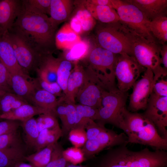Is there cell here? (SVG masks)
I'll return each mask as SVG.
<instances>
[{
    "label": "cell",
    "mask_w": 167,
    "mask_h": 167,
    "mask_svg": "<svg viewBox=\"0 0 167 167\" xmlns=\"http://www.w3.org/2000/svg\"><path fill=\"white\" fill-rule=\"evenodd\" d=\"M19 14L11 28L42 55L51 54L57 28L47 15L26 7L22 3Z\"/></svg>",
    "instance_id": "cell-1"
},
{
    "label": "cell",
    "mask_w": 167,
    "mask_h": 167,
    "mask_svg": "<svg viewBox=\"0 0 167 167\" xmlns=\"http://www.w3.org/2000/svg\"><path fill=\"white\" fill-rule=\"evenodd\" d=\"M127 144L108 149L96 158L94 167H167V152L146 148L140 151L129 150Z\"/></svg>",
    "instance_id": "cell-2"
},
{
    "label": "cell",
    "mask_w": 167,
    "mask_h": 167,
    "mask_svg": "<svg viewBox=\"0 0 167 167\" xmlns=\"http://www.w3.org/2000/svg\"><path fill=\"white\" fill-rule=\"evenodd\" d=\"M118 128L127 136L128 143L148 145L156 150L167 149V139L161 136L154 125L143 113L127 109Z\"/></svg>",
    "instance_id": "cell-3"
},
{
    "label": "cell",
    "mask_w": 167,
    "mask_h": 167,
    "mask_svg": "<svg viewBox=\"0 0 167 167\" xmlns=\"http://www.w3.org/2000/svg\"><path fill=\"white\" fill-rule=\"evenodd\" d=\"M125 26L126 34L130 45L131 56L141 66L153 71L161 66V45L154 40L137 34Z\"/></svg>",
    "instance_id": "cell-4"
},
{
    "label": "cell",
    "mask_w": 167,
    "mask_h": 167,
    "mask_svg": "<svg viewBox=\"0 0 167 167\" xmlns=\"http://www.w3.org/2000/svg\"><path fill=\"white\" fill-rule=\"evenodd\" d=\"M128 96L127 92L121 91L116 87L104 90L101 106L98 109L97 122L104 125L110 124L118 128L127 109Z\"/></svg>",
    "instance_id": "cell-5"
},
{
    "label": "cell",
    "mask_w": 167,
    "mask_h": 167,
    "mask_svg": "<svg viewBox=\"0 0 167 167\" xmlns=\"http://www.w3.org/2000/svg\"><path fill=\"white\" fill-rule=\"evenodd\" d=\"M125 29V25L121 21L100 24L96 31L98 45L116 54L125 53L131 55Z\"/></svg>",
    "instance_id": "cell-6"
},
{
    "label": "cell",
    "mask_w": 167,
    "mask_h": 167,
    "mask_svg": "<svg viewBox=\"0 0 167 167\" xmlns=\"http://www.w3.org/2000/svg\"><path fill=\"white\" fill-rule=\"evenodd\" d=\"M117 55L99 45L92 49L87 56L88 67L94 73L106 90L116 88L114 68Z\"/></svg>",
    "instance_id": "cell-7"
},
{
    "label": "cell",
    "mask_w": 167,
    "mask_h": 167,
    "mask_svg": "<svg viewBox=\"0 0 167 167\" xmlns=\"http://www.w3.org/2000/svg\"><path fill=\"white\" fill-rule=\"evenodd\" d=\"M111 1L121 21L128 28L138 34L155 40L150 31L151 21L137 7L127 0Z\"/></svg>",
    "instance_id": "cell-8"
},
{
    "label": "cell",
    "mask_w": 167,
    "mask_h": 167,
    "mask_svg": "<svg viewBox=\"0 0 167 167\" xmlns=\"http://www.w3.org/2000/svg\"><path fill=\"white\" fill-rule=\"evenodd\" d=\"M146 69L132 56L125 53L117 54L114 73L118 82V89L127 92Z\"/></svg>",
    "instance_id": "cell-9"
},
{
    "label": "cell",
    "mask_w": 167,
    "mask_h": 167,
    "mask_svg": "<svg viewBox=\"0 0 167 167\" xmlns=\"http://www.w3.org/2000/svg\"><path fill=\"white\" fill-rule=\"evenodd\" d=\"M8 35L20 66L27 73L36 71L45 55L40 54L17 33L9 30Z\"/></svg>",
    "instance_id": "cell-10"
},
{
    "label": "cell",
    "mask_w": 167,
    "mask_h": 167,
    "mask_svg": "<svg viewBox=\"0 0 167 167\" xmlns=\"http://www.w3.org/2000/svg\"><path fill=\"white\" fill-rule=\"evenodd\" d=\"M105 89V87L96 75L87 67L84 70L83 80L76 99L80 104L98 109Z\"/></svg>",
    "instance_id": "cell-11"
},
{
    "label": "cell",
    "mask_w": 167,
    "mask_h": 167,
    "mask_svg": "<svg viewBox=\"0 0 167 167\" xmlns=\"http://www.w3.org/2000/svg\"><path fill=\"white\" fill-rule=\"evenodd\" d=\"M127 140L124 133L118 134L105 127L96 138L87 140L82 149L85 160L88 159L106 148L127 144Z\"/></svg>",
    "instance_id": "cell-12"
},
{
    "label": "cell",
    "mask_w": 167,
    "mask_h": 167,
    "mask_svg": "<svg viewBox=\"0 0 167 167\" xmlns=\"http://www.w3.org/2000/svg\"><path fill=\"white\" fill-rule=\"evenodd\" d=\"M154 74L152 71L146 69L141 78L132 86L130 96L129 108L132 112L146 108L149 98L153 91Z\"/></svg>",
    "instance_id": "cell-13"
},
{
    "label": "cell",
    "mask_w": 167,
    "mask_h": 167,
    "mask_svg": "<svg viewBox=\"0 0 167 167\" xmlns=\"http://www.w3.org/2000/svg\"><path fill=\"white\" fill-rule=\"evenodd\" d=\"M143 115L154 125L158 133L167 139V96L152 92Z\"/></svg>",
    "instance_id": "cell-14"
},
{
    "label": "cell",
    "mask_w": 167,
    "mask_h": 167,
    "mask_svg": "<svg viewBox=\"0 0 167 167\" xmlns=\"http://www.w3.org/2000/svg\"><path fill=\"white\" fill-rule=\"evenodd\" d=\"M8 31L0 32V61L11 75L19 74L29 79L28 73L20 66L17 62L8 36Z\"/></svg>",
    "instance_id": "cell-15"
},
{
    "label": "cell",
    "mask_w": 167,
    "mask_h": 167,
    "mask_svg": "<svg viewBox=\"0 0 167 167\" xmlns=\"http://www.w3.org/2000/svg\"><path fill=\"white\" fill-rule=\"evenodd\" d=\"M21 1L0 0V32L8 31L19 13Z\"/></svg>",
    "instance_id": "cell-16"
},
{
    "label": "cell",
    "mask_w": 167,
    "mask_h": 167,
    "mask_svg": "<svg viewBox=\"0 0 167 167\" xmlns=\"http://www.w3.org/2000/svg\"><path fill=\"white\" fill-rule=\"evenodd\" d=\"M137 7L150 21L167 16V0H127Z\"/></svg>",
    "instance_id": "cell-17"
},
{
    "label": "cell",
    "mask_w": 167,
    "mask_h": 167,
    "mask_svg": "<svg viewBox=\"0 0 167 167\" xmlns=\"http://www.w3.org/2000/svg\"><path fill=\"white\" fill-rule=\"evenodd\" d=\"M59 101L55 113L61 122L62 136H65L74 127L76 119V104L66 102L61 99Z\"/></svg>",
    "instance_id": "cell-18"
},
{
    "label": "cell",
    "mask_w": 167,
    "mask_h": 167,
    "mask_svg": "<svg viewBox=\"0 0 167 167\" xmlns=\"http://www.w3.org/2000/svg\"><path fill=\"white\" fill-rule=\"evenodd\" d=\"M84 73L83 67L75 64L68 79L65 93L61 98L63 101L75 104L77 93L83 80Z\"/></svg>",
    "instance_id": "cell-19"
},
{
    "label": "cell",
    "mask_w": 167,
    "mask_h": 167,
    "mask_svg": "<svg viewBox=\"0 0 167 167\" xmlns=\"http://www.w3.org/2000/svg\"><path fill=\"white\" fill-rule=\"evenodd\" d=\"M89 11L95 19L102 23L108 24L121 21L116 10L107 6L96 5L88 2L86 0L79 1Z\"/></svg>",
    "instance_id": "cell-20"
},
{
    "label": "cell",
    "mask_w": 167,
    "mask_h": 167,
    "mask_svg": "<svg viewBox=\"0 0 167 167\" xmlns=\"http://www.w3.org/2000/svg\"><path fill=\"white\" fill-rule=\"evenodd\" d=\"M59 60L60 58L54 57L51 54L44 56L36 70L37 77L49 83L57 82Z\"/></svg>",
    "instance_id": "cell-21"
},
{
    "label": "cell",
    "mask_w": 167,
    "mask_h": 167,
    "mask_svg": "<svg viewBox=\"0 0 167 167\" xmlns=\"http://www.w3.org/2000/svg\"><path fill=\"white\" fill-rule=\"evenodd\" d=\"M10 86L13 93L28 102H30L37 88L33 81H29L28 79L19 74L11 75Z\"/></svg>",
    "instance_id": "cell-22"
},
{
    "label": "cell",
    "mask_w": 167,
    "mask_h": 167,
    "mask_svg": "<svg viewBox=\"0 0 167 167\" xmlns=\"http://www.w3.org/2000/svg\"><path fill=\"white\" fill-rule=\"evenodd\" d=\"M73 4L71 0H51L49 17L56 27L69 18Z\"/></svg>",
    "instance_id": "cell-23"
},
{
    "label": "cell",
    "mask_w": 167,
    "mask_h": 167,
    "mask_svg": "<svg viewBox=\"0 0 167 167\" xmlns=\"http://www.w3.org/2000/svg\"><path fill=\"white\" fill-rule=\"evenodd\" d=\"M48 112H52L28 103L21 105L11 112L0 115V118L22 122L33 118L35 115Z\"/></svg>",
    "instance_id": "cell-24"
},
{
    "label": "cell",
    "mask_w": 167,
    "mask_h": 167,
    "mask_svg": "<svg viewBox=\"0 0 167 167\" xmlns=\"http://www.w3.org/2000/svg\"><path fill=\"white\" fill-rule=\"evenodd\" d=\"M81 39L79 35L71 28L69 24H64L55 35L56 47L60 49L67 50Z\"/></svg>",
    "instance_id": "cell-25"
},
{
    "label": "cell",
    "mask_w": 167,
    "mask_h": 167,
    "mask_svg": "<svg viewBox=\"0 0 167 167\" xmlns=\"http://www.w3.org/2000/svg\"><path fill=\"white\" fill-rule=\"evenodd\" d=\"M30 102L34 105L55 113L56 108L59 101L56 96L50 92L44 89L37 88L31 97Z\"/></svg>",
    "instance_id": "cell-26"
},
{
    "label": "cell",
    "mask_w": 167,
    "mask_h": 167,
    "mask_svg": "<svg viewBox=\"0 0 167 167\" xmlns=\"http://www.w3.org/2000/svg\"><path fill=\"white\" fill-rule=\"evenodd\" d=\"M75 106L76 119L73 128L85 129V127L90 120L94 121L97 120L98 109L80 104H76Z\"/></svg>",
    "instance_id": "cell-27"
},
{
    "label": "cell",
    "mask_w": 167,
    "mask_h": 167,
    "mask_svg": "<svg viewBox=\"0 0 167 167\" xmlns=\"http://www.w3.org/2000/svg\"><path fill=\"white\" fill-rule=\"evenodd\" d=\"M24 148L0 149V167H14L18 162L24 161Z\"/></svg>",
    "instance_id": "cell-28"
},
{
    "label": "cell",
    "mask_w": 167,
    "mask_h": 167,
    "mask_svg": "<svg viewBox=\"0 0 167 167\" xmlns=\"http://www.w3.org/2000/svg\"><path fill=\"white\" fill-rule=\"evenodd\" d=\"M27 103L26 100L15 93L6 92L0 95V115L11 112Z\"/></svg>",
    "instance_id": "cell-29"
},
{
    "label": "cell",
    "mask_w": 167,
    "mask_h": 167,
    "mask_svg": "<svg viewBox=\"0 0 167 167\" xmlns=\"http://www.w3.org/2000/svg\"><path fill=\"white\" fill-rule=\"evenodd\" d=\"M150 30L154 40L162 45L167 41V17H158L150 21Z\"/></svg>",
    "instance_id": "cell-30"
},
{
    "label": "cell",
    "mask_w": 167,
    "mask_h": 167,
    "mask_svg": "<svg viewBox=\"0 0 167 167\" xmlns=\"http://www.w3.org/2000/svg\"><path fill=\"white\" fill-rule=\"evenodd\" d=\"M55 144L49 145L35 153L26 156L25 161L34 167H46L50 160Z\"/></svg>",
    "instance_id": "cell-31"
},
{
    "label": "cell",
    "mask_w": 167,
    "mask_h": 167,
    "mask_svg": "<svg viewBox=\"0 0 167 167\" xmlns=\"http://www.w3.org/2000/svg\"><path fill=\"white\" fill-rule=\"evenodd\" d=\"M90 50V44L86 40H82L66 50L64 58L71 62L78 61L87 56Z\"/></svg>",
    "instance_id": "cell-32"
},
{
    "label": "cell",
    "mask_w": 167,
    "mask_h": 167,
    "mask_svg": "<svg viewBox=\"0 0 167 167\" xmlns=\"http://www.w3.org/2000/svg\"><path fill=\"white\" fill-rule=\"evenodd\" d=\"M167 69L160 66L153 72L152 92L162 96H167Z\"/></svg>",
    "instance_id": "cell-33"
},
{
    "label": "cell",
    "mask_w": 167,
    "mask_h": 167,
    "mask_svg": "<svg viewBox=\"0 0 167 167\" xmlns=\"http://www.w3.org/2000/svg\"><path fill=\"white\" fill-rule=\"evenodd\" d=\"M25 135V140L27 146L34 148L39 131L36 119L33 117L20 122Z\"/></svg>",
    "instance_id": "cell-34"
},
{
    "label": "cell",
    "mask_w": 167,
    "mask_h": 167,
    "mask_svg": "<svg viewBox=\"0 0 167 167\" xmlns=\"http://www.w3.org/2000/svg\"><path fill=\"white\" fill-rule=\"evenodd\" d=\"M72 62L60 58L57 71V82L63 92L65 93L68 79L71 72Z\"/></svg>",
    "instance_id": "cell-35"
},
{
    "label": "cell",
    "mask_w": 167,
    "mask_h": 167,
    "mask_svg": "<svg viewBox=\"0 0 167 167\" xmlns=\"http://www.w3.org/2000/svg\"><path fill=\"white\" fill-rule=\"evenodd\" d=\"M77 4L79 7L76 11L74 16L80 23L83 32L90 31L96 24L95 19L84 6Z\"/></svg>",
    "instance_id": "cell-36"
},
{
    "label": "cell",
    "mask_w": 167,
    "mask_h": 167,
    "mask_svg": "<svg viewBox=\"0 0 167 167\" xmlns=\"http://www.w3.org/2000/svg\"><path fill=\"white\" fill-rule=\"evenodd\" d=\"M24 148L23 142L18 130L0 135V149Z\"/></svg>",
    "instance_id": "cell-37"
},
{
    "label": "cell",
    "mask_w": 167,
    "mask_h": 167,
    "mask_svg": "<svg viewBox=\"0 0 167 167\" xmlns=\"http://www.w3.org/2000/svg\"><path fill=\"white\" fill-rule=\"evenodd\" d=\"M57 116L55 113L53 112L39 115L36 119L39 132L43 130L52 128L59 125Z\"/></svg>",
    "instance_id": "cell-38"
},
{
    "label": "cell",
    "mask_w": 167,
    "mask_h": 167,
    "mask_svg": "<svg viewBox=\"0 0 167 167\" xmlns=\"http://www.w3.org/2000/svg\"><path fill=\"white\" fill-rule=\"evenodd\" d=\"M64 149L57 142L54 145L49 162L46 167H66L68 162L64 157Z\"/></svg>",
    "instance_id": "cell-39"
},
{
    "label": "cell",
    "mask_w": 167,
    "mask_h": 167,
    "mask_svg": "<svg viewBox=\"0 0 167 167\" xmlns=\"http://www.w3.org/2000/svg\"><path fill=\"white\" fill-rule=\"evenodd\" d=\"M26 7L36 12L49 15L51 0H25L21 1Z\"/></svg>",
    "instance_id": "cell-40"
},
{
    "label": "cell",
    "mask_w": 167,
    "mask_h": 167,
    "mask_svg": "<svg viewBox=\"0 0 167 167\" xmlns=\"http://www.w3.org/2000/svg\"><path fill=\"white\" fill-rule=\"evenodd\" d=\"M63 155L66 161L70 163L77 165L85 160L82 148L75 147L64 150Z\"/></svg>",
    "instance_id": "cell-41"
},
{
    "label": "cell",
    "mask_w": 167,
    "mask_h": 167,
    "mask_svg": "<svg viewBox=\"0 0 167 167\" xmlns=\"http://www.w3.org/2000/svg\"><path fill=\"white\" fill-rule=\"evenodd\" d=\"M68 139L74 147L80 148L83 147L87 140L86 131L84 129L75 128L68 134Z\"/></svg>",
    "instance_id": "cell-42"
},
{
    "label": "cell",
    "mask_w": 167,
    "mask_h": 167,
    "mask_svg": "<svg viewBox=\"0 0 167 167\" xmlns=\"http://www.w3.org/2000/svg\"><path fill=\"white\" fill-rule=\"evenodd\" d=\"M33 81L37 88L44 89L54 95L56 97L63 96L62 91L57 82L49 83L37 77Z\"/></svg>",
    "instance_id": "cell-43"
},
{
    "label": "cell",
    "mask_w": 167,
    "mask_h": 167,
    "mask_svg": "<svg viewBox=\"0 0 167 167\" xmlns=\"http://www.w3.org/2000/svg\"><path fill=\"white\" fill-rule=\"evenodd\" d=\"M105 128V125L90 120L85 127L87 140L96 138Z\"/></svg>",
    "instance_id": "cell-44"
},
{
    "label": "cell",
    "mask_w": 167,
    "mask_h": 167,
    "mask_svg": "<svg viewBox=\"0 0 167 167\" xmlns=\"http://www.w3.org/2000/svg\"><path fill=\"white\" fill-rule=\"evenodd\" d=\"M20 126V121H18L5 119L0 122V135L17 131Z\"/></svg>",
    "instance_id": "cell-45"
},
{
    "label": "cell",
    "mask_w": 167,
    "mask_h": 167,
    "mask_svg": "<svg viewBox=\"0 0 167 167\" xmlns=\"http://www.w3.org/2000/svg\"><path fill=\"white\" fill-rule=\"evenodd\" d=\"M11 74L0 61V86L8 92H13L10 86Z\"/></svg>",
    "instance_id": "cell-46"
},
{
    "label": "cell",
    "mask_w": 167,
    "mask_h": 167,
    "mask_svg": "<svg viewBox=\"0 0 167 167\" xmlns=\"http://www.w3.org/2000/svg\"><path fill=\"white\" fill-rule=\"evenodd\" d=\"M62 136V131L59 125L50 129L47 138L46 146L57 142L58 139Z\"/></svg>",
    "instance_id": "cell-47"
},
{
    "label": "cell",
    "mask_w": 167,
    "mask_h": 167,
    "mask_svg": "<svg viewBox=\"0 0 167 167\" xmlns=\"http://www.w3.org/2000/svg\"><path fill=\"white\" fill-rule=\"evenodd\" d=\"M49 130L45 129L39 132L34 148L36 152L46 147V140Z\"/></svg>",
    "instance_id": "cell-48"
},
{
    "label": "cell",
    "mask_w": 167,
    "mask_h": 167,
    "mask_svg": "<svg viewBox=\"0 0 167 167\" xmlns=\"http://www.w3.org/2000/svg\"><path fill=\"white\" fill-rule=\"evenodd\" d=\"M161 66L167 69V45L166 43L161 45L160 51Z\"/></svg>",
    "instance_id": "cell-49"
},
{
    "label": "cell",
    "mask_w": 167,
    "mask_h": 167,
    "mask_svg": "<svg viewBox=\"0 0 167 167\" xmlns=\"http://www.w3.org/2000/svg\"><path fill=\"white\" fill-rule=\"evenodd\" d=\"M69 24L72 30L78 35H79V34L83 33L80 23L74 15L71 19Z\"/></svg>",
    "instance_id": "cell-50"
},
{
    "label": "cell",
    "mask_w": 167,
    "mask_h": 167,
    "mask_svg": "<svg viewBox=\"0 0 167 167\" xmlns=\"http://www.w3.org/2000/svg\"><path fill=\"white\" fill-rule=\"evenodd\" d=\"M86 1L92 4L99 5L107 6L113 7L111 0H89Z\"/></svg>",
    "instance_id": "cell-51"
},
{
    "label": "cell",
    "mask_w": 167,
    "mask_h": 167,
    "mask_svg": "<svg viewBox=\"0 0 167 167\" xmlns=\"http://www.w3.org/2000/svg\"><path fill=\"white\" fill-rule=\"evenodd\" d=\"M14 167H34L30 163H27L24 161H20L17 163Z\"/></svg>",
    "instance_id": "cell-52"
},
{
    "label": "cell",
    "mask_w": 167,
    "mask_h": 167,
    "mask_svg": "<svg viewBox=\"0 0 167 167\" xmlns=\"http://www.w3.org/2000/svg\"><path fill=\"white\" fill-rule=\"evenodd\" d=\"M66 167H89L86 165H74L71 163H69L68 162Z\"/></svg>",
    "instance_id": "cell-53"
},
{
    "label": "cell",
    "mask_w": 167,
    "mask_h": 167,
    "mask_svg": "<svg viewBox=\"0 0 167 167\" xmlns=\"http://www.w3.org/2000/svg\"><path fill=\"white\" fill-rule=\"evenodd\" d=\"M6 92L7 91H6L4 88L0 86V95Z\"/></svg>",
    "instance_id": "cell-54"
}]
</instances>
